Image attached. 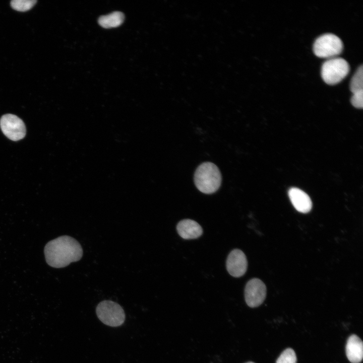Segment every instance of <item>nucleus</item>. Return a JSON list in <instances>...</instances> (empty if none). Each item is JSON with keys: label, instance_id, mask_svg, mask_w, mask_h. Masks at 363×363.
Segmentation results:
<instances>
[{"label": "nucleus", "instance_id": "f3484780", "mask_svg": "<svg viewBox=\"0 0 363 363\" xmlns=\"http://www.w3.org/2000/svg\"><path fill=\"white\" fill-rule=\"evenodd\" d=\"M247 363H254V362H252V361H250V362H247Z\"/></svg>", "mask_w": 363, "mask_h": 363}, {"label": "nucleus", "instance_id": "f03ea898", "mask_svg": "<svg viewBox=\"0 0 363 363\" xmlns=\"http://www.w3.org/2000/svg\"><path fill=\"white\" fill-rule=\"evenodd\" d=\"M194 182L200 192L207 194H212L217 191L221 185V173L213 163L204 162L195 171Z\"/></svg>", "mask_w": 363, "mask_h": 363}, {"label": "nucleus", "instance_id": "0eeeda50", "mask_svg": "<svg viewBox=\"0 0 363 363\" xmlns=\"http://www.w3.org/2000/svg\"><path fill=\"white\" fill-rule=\"evenodd\" d=\"M266 287L258 278L249 280L245 288V298L247 304L251 308L261 305L266 296Z\"/></svg>", "mask_w": 363, "mask_h": 363}, {"label": "nucleus", "instance_id": "7ed1b4c3", "mask_svg": "<svg viewBox=\"0 0 363 363\" xmlns=\"http://www.w3.org/2000/svg\"><path fill=\"white\" fill-rule=\"evenodd\" d=\"M349 66L347 62L341 57L328 59L322 65L321 76L329 85H335L341 82L348 75Z\"/></svg>", "mask_w": 363, "mask_h": 363}, {"label": "nucleus", "instance_id": "f257e3e1", "mask_svg": "<svg viewBox=\"0 0 363 363\" xmlns=\"http://www.w3.org/2000/svg\"><path fill=\"white\" fill-rule=\"evenodd\" d=\"M47 263L53 268H63L71 263L79 261L83 256V249L74 238L63 235L48 242L44 247Z\"/></svg>", "mask_w": 363, "mask_h": 363}, {"label": "nucleus", "instance_id": "20e7f679", "mask_svg": "<svg viewBox=\"0 0 363 363\" xmlns=\"http://www.w3.org/2000/svg\"><path fill=\"white\" fill-rule=\"evenodd\" d=\"M98 319L105 325L118 327L125 321V313L123 308L117 303L110 300L100 302L96 308Z\"/></svg>", "mask_w": 363, "mask_h": 363}, {"label": "nucleus", "instance_id": "4468645a", "mask_svg": "<svg viewBox=\"0 0 363 363\" xmlns=\"http://www.w3.org/2000/svg\"><path fill=\"white\" fill-rule=\"evenodd\" d=\"M37 3L35 0H13L11 2L12 8L19 12L30 10Z\"/></svg>", "mask_w": 363, "mask_h": 363}, {"label": "nucleus", "instance_id": "2eb2a0df", "mask_svg": "<svg viewBox=\"0 0 363 363\" xmlns=\"http://www.w3.org/2000/svg\"><path fill=\"white\" fill-rule=\"evenodd\" d=\"M296 360L294 351L292 349L288 348L282 352L276 363H296Z\"/></svg>", "mask_w": 363, "mask_h": 363}, {"label": "nucleus", "instance_id": "6e6552de", "mask_svg": "<svg viewBox=\"0 0 363 363\" xmlns=\"http://www.w3.org/2000/svg\"><path fill=\"white\" fill-rule=\"evenodd\" d=\"M226 269L229 274L234 277H240L246 272L248 261L244 253L239 249H234L226 260Z\"/></svg>", "mask_w": 363, "mask_h": 363}, {"label": "nucleus", "instance_id": "f8f14e48", "mask_svg": "<svg viewBox=\"0 0 363 363\" xmlns=\"http://www.w3.org/2000/svg\"><path fill=\"white\" fill-rule=\"evenodd\" d=\"M125 16L120 12H114L98 19V23L105 28H114L120 25L124 22Z\"/></svg>", "mask_w": 363, "mask_h": 363}, {"label": "nucleus", "instance_id": "ddd939ff", "mask_svg": "<svg viewBox=\"0 0 363 363\" xmlns=\"http://www.w3.org/2000/svg\"><path fill=\"white\" fill-rule=\"evenodd\" d=\"M350 89L352 93L363 91V68L361 65L351 79Z\"/></svg>", "mask_w": 363, "mask_h": 363}, {"label": "nucleus", "instance_id": "423d86ee", "mask_svg": "<svg viewBox=\"0 0 363 363\" xmlns=\"http://www.w3.org/2000/svg\"><path fill=\"white\" fill-rule=\"evenodd\" d=\"M0 126L4 135L12 141L23 139L26 135V127L23 120L12 114L3 115L0 120Z\"/></svg>", "mask_w": 363, "mask_h": 363}, {"label": "nucleus", "instance_id": "9b49d317", "mask_svg": "<svg viewBox=\"0 0 363 363\" xmlns=\"http://www.w3.org/2000/svg\"><path fill=\"white\" fill-rule=\"evenodd\" d=\"M346 354L351 363H359L363 357V344L357 335L353 334L349 337L346 345Z\"/></svg>", "mask_w": 363, "mask_h": 363}, {"label": "nucleus", "instance_id": "1a4fd4ad", "mask_svg": "<svg viewBox=\"0 0 363 363\" xmlns=\"http://www.w3.org/2000/svg\"><path fill=\"white\" fill-rule=\"evenodd\" d=\"M288 196L294 207L299 212L306 213L312 207V202L307 194L296 188H292L288 191Z\"/></svg>", "mask_w": 363, "mask_h": 363}, {"label": "nucleus", "instance_id": "39448f33", "mask_svg": "<svg viewBox=\"0 0 363 363\" xmlns=\"http://www.w3.org/2000/svg\"><path fill=\"white\" fill-rule=\"evenodd\" d=\"M343 43L337 36L326 33L319 36L313 45V51L319 57L331 58L339 55L342 51Z\"/></svg>", "mask_w": 363, "mask_h": 363}, {"label": "nucleus", "instance_id": "dca6fc26", "mask_svg": "<svg viewBox=\"0 0 363 363\" xmlns=\"http://www.w3.org/2000/svg\"><path fill=\"white\" fill-rule=\"evenodd\" d=\"M351 102L353 106L361 108L363 106V91L352 93Z\"/></svg>", "mask_w": 363, "mask_h": 363}, {"label": "nucleus", "instance_id": "9d476101", "mask_svg": "<svg viewBox=\"0 0 363 363\" xmlns=\"http://www.w3.org/2000/svg\"><path fill=\"white\" fill-rule=\"evenodd\" d=\"M176 229L180 236L186 239L198 238L203 233L200 225L196 221L189 219L180 221L176 226Z\"/></svg>", "mask_w": 363, "mask_h": 363}]
</instances>
